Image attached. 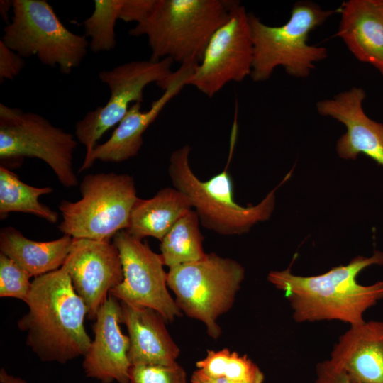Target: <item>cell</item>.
<instances>
[{
	"instance_id": "3957f363",
	"label": "cell",
	"mask_w": 383,
	"mask_h": 383,
	"mask_svg": "<svg viewBox=\"0 0 383 383\" xmlns=\"http://www.w3.org/2000/svg\"><path fill=\"white\" fill-rule=\"evenodd\" d=\"M237 1L155 0L145 18L128 33L147 37L152 61L170 58L180 65H197Z\"/></svg>"
},
{
	"instance_id": "d6a6232c",
	"label": "cell",
	"mask_w": 383,
	"mask_h": 383,
	"mask_svg": "<svg viewBox=\"0 0 383 383\" xmlns=\"http://www.w3.org/2000/svg\"><path fill=\"white\" fill-rule=\"evenodd\" d=\"M378 6H379V8L381 9V10L383 12V0H376Z\"/></svg>"
},
{
	"instance_id": "f546056e",
	"label": "cell",
	"mask_w": 383,
	"mask_h": 383,
	"mask_svg": "<svg viewBox=\"0 0 383 383\" xmlns=\"http://www.w3.org/2000/svg\"><path fill=\"white\" fill-rule=\"evenodd\" d=\"M191 383H238L227 380L224 378H214L206 375L199 370L194 372L191 377Z\"/></svg>"
},
{
	"instance_id": "d4e9b609",
	"label": "cell",
	"mask_w": 383,
	"mask_h": 383,
	"mask_svg": "<svg viewBox=\"0 0 383 383\" xmlns=\"http://www.w3.org/2000/svg\"><path fill=\"white\" fill-rule=\"evenodd\" d=\"M197 370L211 377L238 383H263L264 374L247 356L227 348L208 350L205 357L196 362Z\"/></svg>"
},
{
	"instance_id": "cb8c5ba5",
	"label": "cell",
	"mask_w": 383,
	"mask_h": 383,
	"mask_svg": "<svg viewBox=\"0 0 383 383\" xmlns=\"http://www.w3.org/2000/svg\"><path fill=\"white\" fill-rule=\"evenodd\" d=\"M199 218L194 209L183 215L160 241V254L164 265L172 268L203 259V235Z\"/></svg>"
},
{
	"instance_id": "52a82bcc",
	"label": "cell",
	"mask_w": 383,
	"mask_h": 383,
	"mask_svg": "<svg viewBox=\"0 0 383 383\" xmlns=\"http://www.w3.org/2000/svg\"><path fill=\"white\" fill-rule=\"evenodd\" d=\"M12 12L1 38L9 48L64 74L80 65L89 48L87 37L67 29L46 0H13Z\"/></svg>"
},
{
	"instance_id": "7a4b0ae2",
	"label": "cell",
	"mask_w": 383,
	"mask_h": 383,
	"mask_svg": "<svg viewBox=\"0 0 383 383\" xmlns=\"http://www.w3.org/2000/svg\"><path fill=\"white\" fill-rule=\"evenodd\" d=\"M26 303L28 311L18 326L40 360L65 364L86 354L91 343L84 325L87 309L64 265L34 277Z\"/></svg>"
},
{
	"instance_id": "4dcf8cb0",
	"label": "cell",
	"mask_w": 383,
	"mask_h": 383,
	"mask_svg": "<svg viewBox=\"0 0 383 383\" xmlns=\"http://www.w3.org/2000/svg\"><path fill=\"white\" fill-rule=\"evenodd\" d=\"M13 7V0H1L0 1V14L4 22L9 23V13L10 9Z\"/></svg>"
},
{
	"instance_id": "2e32d148",
	"label": "cell",
	"mask_w": 383,
	"mask_h": 383,
	"mask_svg": "<svg viewBox=\"0 0 383 383\" xmlns=\"http://www.w3.org/2000/svg\"><path fill=\"white\" fill-rule=\"evenodd\" d=\"M121 304L109 294L97 312L93 326L94 338L84 355L87 377L102 383H130V340L121 331Z\"/></svg>"
},
{
	"instance_id": "6da1fadb",
	"label": "cell",
	"mask_w": 383,
	"mask_h": 383,
	"mask_svg": "<svg viewBox=\"0 0 383 383\" xmlns=\"http://www.w3.org/2000/svg\"><path fill=\"white\" fill-rule=\"evenodd\" d=\"M383 265V252L357 256L346 265L315 276H299L290 267L271 271L267 280L284 292L297 323L340 321L355 326L363 323L367 309L383 299V280L369 285L357 281L359 273L371 265Z\"/></svg>"
},
{
	"instance_id": "7c38bea8",
	"label": "cell",
	"mask_w": 383,
	"mask_h": 383,
	"mask_svg": "<svg viewBox=\"0 0 383 383\" xmlns=\"http://www.w3.org/2000/svg\"><path fill=\"white\" fill-rule=\"evenodd\" d=\"M113 243L119 251L123 279L109 294L121 302L152 309L165 321L181 316V310L168 292L167 273L160 255L125 230L113 236Z\"/></svg>"
},
{
	"instance_id": "5bb4252c",
	"label": "cell",
	"mask_w": 383,
	"mask_h": 383,
	"mask_svg": "<svg viewBox=\"0 0 383 383\" xmlns=\"http://www.w3.org/2000/svg\"><path fill=\"white\" fill-rule=\"evenodd\" d=\"M195 66L180 65L166 79L156 84L163 93L152 101L149 110L142 111L140 102L131 104L110 138L95 147L85 170L89 169L96 160L118 163L135 157L143 145V134L166 105L187 85Z\"/></svg>"
},
{
	"instance_id": "83f0119b",
	"label": "cell",
	"mask_w": 383,
	"mask_h": 383,
	"mask_svg": "<svg viewBox=\"0 0 383 383\" xmlns=\"http://www.w3.org/2000/svg\"><path fill=\"white\" fill-rule=\"evenodd\" d=\"M26 65L23 57L9 48L0 40V82L5 79L13 80Z\"/></svg>"
},
{
	"instance_id": "4fadbf2b",
	"label": "cell",
	"mask_w": 383,
	"mask_h": 383,
	"mask_svg": "<svg viewBox=\"0 0 383 383\" xmlns=\"http://www.w3.org/2000/svg\"><path fill=\"white\" fill-rule=\"evenodd\" d=\"M72 286L95 319L110 291L123 279L119 251L110 240L73 238L64 263Z\"/></svg>"
},
{
	"instance_id": "1f68e13d",
	"label": "cell",
	"mask_w": 383,
	"mask_h": 383,
	"mask_svg": "<svg viewBox=\"0 0 383 383\" xmlns=\"http://www.w3.org/2000/svg\"><path fill=\"white\" fill-rule=\"evenodd\" d=\"M0 382L1 383H27L22 378L14 377L9 374L6 371L1 368L0 370Z\"/></svg>"
},
{
	"instance_id": "603a6c76",
	"label": "cell",
	"mask_w": 383,
	"mask_h": 383,
	"mask_svg": "<svg viewBox=\"0 0 383 383\" xmlns=\"http://www.w3.org/2000/svg\"><path fill=\"white\" fill-rule=\"evenodd\" d=\"M51 187H35L23 182L4 166L0 167V215L10 212L33 214L50 223L58 221V213L39 201L41 195L52 193Z\"/></svg>"
},
{
	"instance_id": "8992f818",
	"label": "cell",
	"mask_w": 383,
	"mask_h": 383,
	"mask_svg": "<svg viewBox=\"0 0 383 383\" xmlns=\"http://www.w3.org/2000/svg\"><path fill=\"white\" fill-rule=\"evenodd\" d=\"M79 190V200H62L59 204L62 220L58 228L62 233L73 238L110 240L127 229L138 198L132 176L115 172L87 174Z\"/></svg>"
},
{
	"instance_id": "4316f807",
	"label": "cell",
	"mask_w": 383,
	"mask_h": 383,
	"mask_svg": "<svg viewBox=\"0 0 383 383\" xmlns=\"http://www.w3.org/2000/svg\"><path fill=\"white\" fill-rule=\"evenodd\" d=\"M129 376L130 383H187L186 372L177 362L169 366L133 365Z\"/></svg>"
},
{
	"instance_id": "ba28073f",
	"label": "cell",
	"mask_w": 383,
	"mask_h": 383,
	"mask_svg": "<svg viewBox=\"0 0 383 383\" xmlns=\"http://www.w3.org/2000/svg\"><path fill=\"white\" fill-rule=\"evenodd\" d=\"M244 277L241 264L211 252L170 268L167 287L181 311L204 323L208 335L216 339L221 333L217 319L232 307Z\"/></svg>"
},
{
	"instance_id": "7402d4cb",
	"label": "cell",
	"mask_w": 383,
	"mask_h": 383,
	"mask_svg": "<svg viewBox=\"0 0 383 383\" xmlns=\"http://www.w3.org/2000/svg\"><path fill=\"white\" fill-rule=\"evenodd\" d=\"M155 1L95 0L92 13L82 22L84 35L90 38V50L96 53L113 50L116 45L117 21L139 23L150 12Z\"/></svg>"
},
{
	"instance_id": "30bf717a",
	"label": "cell",
	"mask_w": 383,
	"mask_h": 383,
	"mask_svg": "<svg viewBox=\"0 0 383 383\" xmlns=\"http://www.w3.org/2000/svg\"><path fill=\"white\" fill-rule=\"evenodd\" d=\"M173 62L170 58L157 62L134 60L99 73L101 82L109 87L110 96L104 106L87 112L76 123L75 135L86 149L79 172L86 170L97 141L119 123L131 104L143 101V91L148 84L162 81L173 72Z\"/></svg>"
},
{
	"instance_id": "ffe728a7",
	"label": "cell",
	"mask_w": 383,
	"mask_h": 383,
	"mask_svg": "<svg viewBox=\"0 0 383 383\" xmlns=\"http://www.w3.org/2000/svg\"><path fill=\"white\" fill-rule=\"evenodd\" d=\"M72 241L73 238L66 234L51 241H35L12 226L0 231L1 253L13 260L31 277L60 269L70 253Z\"/></svg>"
},
{
	"instance_id": "d6986e66",
	"label": "cell",
	"mask_w": 383,
	"mask_h": 383,
	"mask_svg": "<svg viewBox=\"0 0 383 383\" xmlns=\"http://www.w3.org/2000/svg\"><path fill=\"white\" fill-rule=\"evenodd\" d=\"M338 11L337 35L356 59L383 74V12L376 0H349Z\"/></svg>"
},
{
	"instance_id": "e0dca14e",
	"label": "cell",
	"mask_w": 383,
	"mask_h": 383,
	"mask_svg": "<svg viewBox=\"0 0 383 383\" xmlns=\"http://www.w3.org/2000/svg\"><path fill=\"white\" fill-rule=\"evenodd\" d=\"M328 360L355 382L383 383V320L350 326Z\"/></svg>"
},
{
	"instance_id": "9c48e42d",
	"label": "cell",
	"mask_w": 383,
	"mask_h": 383,
	"mask_svg": "<svg viewBox=\"0 0 383 383\" xmlns=\"http://www.w3.org/2000/svg\"><path fill=\"white\" fill-rule=\"evenodd\" d=\"M74 136L44 116L0 104V158L20 161L35 157L45 162L65 187L79 184L73 167Z\"/></svg>"
},
{
	"instance_id": "484cf974",
	"label": "cell",
	"mask_w": 383,
	"mask_h": 383,
	"mask_svg": "<svg viewBox=\"0 0 383 383\" xmlns=\"http://www.w3.org/2000/svg\"><path fill=\"white\" fill-rule=\"evenodd\" d=\"M31 276L13 260L0 253V296L12 297L26 302L32 282Z\"/></svg>"
},
{
	"instance_id": "8fae6325",
	"label": "cell",
	"mask_w": 383,
	"mask_h": 383,
	"mask_svg": "<svg viewBox=\"0 0 383 383\" xmlns=\"http://www.w3.org/2000/svg\"><path fill=\"white\" fill-rule=\"evenodd\" d=\"M253 44L249 13L237 1L211 38L187 85L211 98L227 84L250 77Z\"/></svg>"
},
{
	"instance_id": "f1b7e54d",
	"label": "cell",
	"mask_w": 383,
	"mask_h": 383,
	"mask_svg": "<svg viewBox=\"0 0 383 383\" xmlns=\"http://www.w3.org/2000/svg\"><path fill=\"white\" fill-rule=\"evenodd\" d=\"M314 383L360 382L351 379L345 373L336 368L329 360H327L317 364Z\"/></svg>"
},
{
	"instance_id": "277c9868",
	"label": "cell",
	"mask_w": 383,
	"mask_h": 383,
	"mask_svg": "<svg viewBox=\"0 0 383 383\" xmlns=\"http://www.w3.org/2000/svg\"><path fill=\"white\" fill-rule=\"evenodd\" d=\"M337 11L325 10L311 1H299L293 5L288 21L277 26L249 13L253 44L251 79L266 81L279 67L293 77H309L316 63L328 56L326 48L309 44V34Z\"/></svg>"
},
{
	"instance_id": "44dd1931",
	"label": "cell",
	"mask_w": 383,
	"mask_h": 383,
	"mask_svg": "<svg viewBox=\"0 0 383 383\" xmlns=\"http://www.w3.org/2000/svg\"><path fill=\"white\" fill-rule=\"evenodd\" d=\"M192 209L183 193L174 187H165L150 199H137L125 231L141 240L152 237L161 241L174 223Z\"/></svg>"
},
{
	"instance_id": "ac0fdd59",
	"label": "cell",
	"mask_w": 383,
	"mask_h": 383,
	"mask_svg": "<svg viewBox=\"0 0 383 383\" xmlns=\"http://www.w3.org/2000/svg\"><path fill=\"white\" fill-rule=\"evenodd\" d=\"M121 323L128 332L131 365L176 363L180 350L167 330L165 320L155 310L121 302Z\"/></svg>"
},
{
	"instance_id": "9a60e30c",
	"label": "cell",
	"mask_w": 383,
	"mask_h": 383,
	"mask_svg": "<svg viewBox=\"0 0 383 383\" xmlns=\"http://www.w3.org/2000/svg\"><path fill=\"white\" fill-rule=\"evenodd\" d=\"M365 96L364 89L352 87L332 98L318 101L316 111L345 126L346 132L336 145L340 157L355 160L362 153L383 165V123L371 119L365 113Z\"/></svg>"
},
{
	"instance_id": "5b68a950",
	"label": "cell",
	"mask_w": 383,
	"mask_h": 383,
	"mask_svg": "<svg viewBox=\"0 0 383 383\" xmlns=\"http://www.w3.org/2000/svg\"><path fill=\"white\" fill-rule=\"evenodd\" d=\"M188 145L172 152L168 174L173 187L183 193L196 211L200 223L223 235H240L257 223L270 218L274 210L275 189L255 206H242L233 198L232 178L226 170L206 181L200 180L189 164Z\"/></svg>"
}]
</instances>
